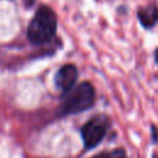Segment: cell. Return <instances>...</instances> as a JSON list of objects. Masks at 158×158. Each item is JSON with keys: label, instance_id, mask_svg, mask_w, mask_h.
Returning <instances> with one entry per match:
<instances>
[{"label": "cell", "instance_id": "obj_1", "mask_svg": "<svg viewBox=\"0 0 158 158\" xmlns=\"http://www.w3.org/2000/svg\"><path fill=\"white\" fill-rule=\"evenodd\" d=\"M56 28L57 19L54 12L47 6H41L28 25V40L35 44L44 43L53 37Z\"/></svg>", "mask_w": 158, "mask_h": 158}, {"label": "cell", "instance_id": "obj_2", "mask_svg": "<svg viewBox=\"0 0 158 158\" xmlns=\"http://www.w3.org/2000/svg\"><path fill=\"white\" fill-rule=\"evenodd\" d=\"M63 100V110L67 114H77L89 109L94 104L95 91L89 83L73 86Z\"/></svg>", "mask_w": 158, "mask_h": 158}, {"label": "cell", "instance_id": "obj_3", "mask_svg": "<svg viewBox=\"0 0 158 158\" xmlns=\"http://www.w3.org/2000/svg\"><path fill=\"white\" fill-rule=\"evenodd\" d=\"M105 131H106V123L104 122L102 118H93L88 121V123L81 130V136L85 146L88 148H91L99 144V142L105 136Z\"/></svg>", "mask_w": 158, "mask_h": 158}, {"label": "cell", "instance_id": "obj_4", "mask_svg": "<svg viewBox=\"0 0 158 158\" xmlns=\"http://www.w3.org/2000/svg\"><path fill=\"white\" fill-rule=\"evenodd\" d=\"M77 78H78L77 68L73 64H67L57 72L54 81L57 88H59L62 91H69L74 86Z\"/></svg>", "mask_w": 158, "mask_h": 158}, {"label": "cell", "instance_id": "obj_5", "mask_svg": "<svg viewBox=\"0 0 158 158\" xmlns=\"http://www.w3.org/2000/svg\"><path fill=\"white\" fill-rule=\"evenodd\" d=\"M138 17H139V21L143 26H146V27L153 26L158 21V9H157V6L152 5L149 7L139 10Z\"/></svg>", "mask_w": 158, "mask_h": 158}, {"label": "cell", "instance_id": "obj_6", "mask_svg": "<svg viewBox=\"0 0 158 158\" xmlns=\"http://www.w3.org/2000/svg\"><path fill=\"white\" fill-rule=\"evenodd\" d=\"M93 158H126V154L122 149H114V151H109L105 153H100Z\"/></svg>", "mask_w": 158, "mask_h": 158}]
</instances>
